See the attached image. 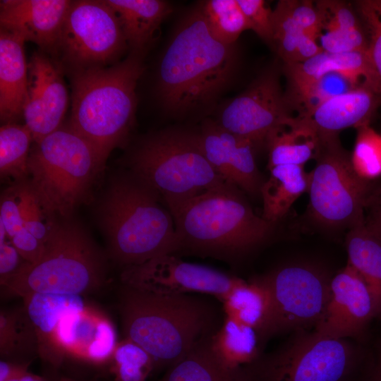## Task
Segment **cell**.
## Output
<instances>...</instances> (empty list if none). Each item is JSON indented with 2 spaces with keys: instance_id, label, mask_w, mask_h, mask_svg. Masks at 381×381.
I'll list each match as a JSON object with an SVG mask.
<instances>
[{
  "instance_id": "cell-29",
  "label": "cell",
  "mask_w": 381,
  "mask_h": 381,
  "mask_svg": "<svg viewBox=\"0 0 381 381\" xmlns=\"http://www.w3.org/2000/svg\"><path fill=\"white\" fill-rule=\"evenodd\" d=\"M348 265L365 280L380 308L381 318V236L365 222L346 237Z\"/></svg>"
},
{
  "instance_id": "cell-47",
  "label": "cell",
  "mask_w": 381,
  "mask_h": 381,
  "mask_svg": "<svg viewBox=\"0 0 381 381\" xmlns=\"http://www.w3.org/2000/svg\"><path fill=\"white\" fill-rule=\"evenodd\" d=\"M373 381H381V349H380L377 363L375 368Z\"/></svg>"
},
{
  "instance_id": "cell-48",
  "label": "cell",
  "mask_w": 381,
  "mask_h": 381,
  "mask_svg": "<svg viewBox=\"0 0 381 381\" xmlns=\"http://www.w3.org/2000/svg\"><path fill=\"white\" fill-rule=\"evenodd\" d=\"M377 218L379 222V224L381 227V198L378 203L377 210Z\"/></svg>"
},
{
  "instance_id": "cell-18",
  "label": "cell",
  "mask_w": 381,
  "mask_h": 381,
  "mask_svg": "<svg viewBox=\"0 0 381 381\" xmlns=\"http://www.w3.org/2000/svg\"><path fill=\"white\" fill-rule=\"evenodd\" d=\"M72 1L7 0L0 3V28L58 55L62 27Z\"/></svg>"
},
{
  "instance_id": "cell-5",
  "label": "cell",
  "mask_w": 381,
  "mask_h": 381,
  "mask_svg": "<svg viewBox=\"0 0 381 381\" xmlns=\"http://www.w3.org/2000/svg\"><path fill=\"white\" fill-rule=\"evenodd\" d=\"M179 251L231 258L265 241L274 224L257 215L228 181L188 201L174 217Z\"/></svg>"
},
{
  "instance_id": "cell-35",
  "label": "cell",
  "mask_w": 381,
  "mask_h": 381,
  "mask_svg": "<svg viewBox=\"0 0 381 381\" xmlns=\"http://www.w3.org/2000/svg\"><path fill=\"white\" fill-rule=\"evenodd\" d=\"M199 6L210 32L222 43L235 44L242 32L250 30L237 0H209Z\"/></svg>"
},
{
  "instance_id": "cell-15",
  "label": "cell",
  "mask_w": 381,
  "mask_h": 381,
  "mask_svg": "<svg viewBox=\"0 0 381 381\" xmlns=\"http://www.w3.org/2000/svg\"><path fill=\"white\" fill-rule=\"evenodd\" d=\"M375 318H380V311L373 292L347 264L332 276L329 301L313 330L336 339H357Z\"/></svg>"
},
{
  "instance_id": "cell-10",
  "label": "cell",
  "mask_w": 381,
  "mask_h": 381,
  "mask_svg": "<svg viewBox=\"0 0 381 381\" xmlns=\"http://www.w3.org/2000/svg\"><path fill=\"white\" fill-rule=\"evenodd\" d=\"M360 357L349 339L298 330L258 366L260 381H344Z\"/></svg>"
},
{
  "instance_id": "cell-20",
  "label": "cell",
  "mask_w": 381,
  "mask_h": 381,
  "mask_svg": "<svg viewBox=\"0 0 381 381\" xmlns=\"http://www.w3.org/2000/svg\"><path fill=\"white\" fill-rule=\"evenodd\" d=\"M374 92L365 87L329 98L310 113L299 115L306 119L320 140L338 136L347 128L368 124L375 107Z\"/></svg>"
},
{
  "instance_id": "cell-24",
  "label": "cell",
  "mask_w": 381,
  "mask_h": 381,
  "mask_svg": "<svg viewBox=\"0 0 381 381\" xmlns=\"http://www.w3.org/2000/svg\"><path fill=\"white\" fill-rule=\"evenodd\" d=\"M320 138L303 116H289L267 137L269 169L282 164L302 165L315 159Z\"/></svg>"
},
{
  "instance_id": "cell-38",
  "label": "cell",
  "mask_w": 381,
  "mask_h": 381,
  "mask_svg": "<svg viewBox=\"0 0 381 381\" xmlns=\"http://www.w3.org/2000/svg\"><path fill=\"white\" fill-rule=\"evenodd\" d=\"M357 6L370 33L366 51L370 67L367 87L374 93H381V0L359 1Z\"/></svg>"
},
{
  "instance_id": "cell-26",
  "label": "cell",
  "mask_w": 381,
  "mask_h": 381,
  "mask_svg": "<svg viewBox=\"0 0 381 381\" xmlns=\"http://www.w3.org/2000/svg\"><path fill=\"white\" fill-rule=\"evenodd\" d=\"M222 302L226 317L252 327L262 341L272 336L271 296L260 277L242 280Z\"/></svg>"
},
{
  "instance_id": "cell-41",
  "label": "cell",
  "mask_w": 381,
  "mask_h": 381,
  "mask_svg": "<svg viewBox=\"0 0 381 381\" xmlns=\"http://www.w3.org/2000/svg\"><path fill=\"white\" fill-rule=\"evenodd\" d=\"M315 6L320 18L319 35L322 32H342L361 28L354 13L343 1H319Z\"/></svg>"
},
{
  "instance_id": "cell-45",
  "label": "cell",
  "mask_w": 381,
  "mask_h": 381,
  "mask_svg": "<svg viewBox=\"0 0 381 381\" xmlns=\"http://www.w3.org/2000/svg\"><path fill=\"white\" fill-rule=\"evenodd\" d=\"M27 371L26 364H17L1 360L0 381H8Z\"/></svg>"
},
{
  "instance_id": "cell-16",
  "label": "cell",
  "mask_w": 381,
  "mask_h": 381,
  "mask_svg": "<svg viewBox=\"0 0 381 381\" xmlns=\"http://www.w3.org/2000/svg\"><path fill=\"white\" fill-rule=\"evenodd\" d=\"M28 71L23 116L33 141L38 143L61 126L68 95L61 64L40 49L32 54Z\"/></svg>"
},
{
  "instance_id": "cell-32",
  "label": "cell",
  "mask_w": 381,
  "mask_h": 381,
  "mask_svg": "<svg viewBox=\"0 0 381 381\" xmlns=\"http://www.w3.org/2000/svg\"><path fill=\"white\" fill-rule=\"evenodd\" d=\"M210 339L172 365L160 381H245L241 371H231L218 361L210 349Z\"/></svg>"
},
{
  "instance_id": "cell-42",
  "label": "cell",
  "mask_w": 381,
  "mask_h": 381,
  "mask_svg": "<svg viewBox=\"0 0 381 381\" xmlns=\"http://www.w3.org/2000/svg\"><path fill=\"white\" fill-rule=\"evenodd\" d=\"M243 11L250 30L262 40L273 44L272 11L262 0H237Z\"/></svg>"
},
{
  "instance_id": "cell-37",
  "label": "cell",
  "mask_w": 381,
  "mask_h": 381,
  "mask_svg": "<svg viewBox=\"0 0 381 381\" xmlns=\"http://www.w3.org/2000/svg\"><path fill=\"white\" fill-rule=\"evenodd\" d=\"M351 160L356 173L363 179L373 181L381 176V135L368 124L357 128Z\"/></svg>"
},
{
  "instance_id": "cell-8",
  "label": "cell",
  "mask_w": 381,
  "mask_h": 381,
  "mask_svg": "<svg viewBox=\"0 0 381 381\" xmlns=\"http://www.w3.org/2000/svg\"><path fill=\"white\" fill-rule=\"evenodd\" d=\"M104 260L78 224L57 222L41 259L25 263L4 286L24 297L31 294L79 295L99 287Z\"/></svg>"
},
{
  "instance_id": "cell-7",
  "label": "cell",
  "mask_w": 381,
  "mask_h": 381,
  "mask_svg": "<svg viewBox=\"0 0 381 381\" xmlns=\"http://www.w3.org/2000/svg\"><path fill=\"white\" fill-rule=\"evenodd\" d=\"M27 182L52 217L68 219L84 201L101 171L91 145L68 125L61 126L30 150Z\"/></svg>"
},
{
  "instance_id": "cell-27",
  "label": "cell",
  "mask_w": 381,
  "mask_h": 381,
  "mask_svg": "<svg viewBox=\"0 0 381 381\" xmlns=\"http://www.w3.org/2000/svg\"><path fill=\"white\" fill-rule=\"evenodd\" d=\"M270 171V177L260 191L263 202L262 217L274 224L302 193L308 191L310 174L304 171L303 166L296 164L278 165Z\"/></svg>"
},
{
  "instance_id": "cell-14",
  "label": "cell",
  "mask_w": 381,
  "mask_h": 381,
  "mask_svg": "<svg viewBox=\"0 0 381 381\" xmlns=\"http://www.w3.org/2000/svg\"><path fill=\"white\" fill-rule=\"evenodd\" d=\"M291 109L277 71L270 69L229 101L222 109L217 122L255 146L266 143L269 135L291 116Z\"/></svg>"
},
{
  "instance_id": "cell-31",
  "label": "cell",
  "mask_w": 381,
  "mask_h": 381,
  "mask_svg": "<svg viewBox=\"0 0 381 381\" xmlns=\"http://www.w3.org/2000/svg\"><path fill=\"white\" fill-rule=\"evenodd\" d=\"M25 181L14 183L1 194L0 224L21 257L34 264L42 257L45 245L36 239L23 224L21 205Z\"/></svg>"
},
{
  "instance_id": "cell-3",
  "label": "cell",
  "mask_w": 381,
  "mask_h": 381,
  "mask_svg": "<svg viewBox=\"0 0 381 381\" xmlns=\"http://www.w3.org/2000/svg\"><path fill=\"white\" fill-rule=\"evenodd\" d=\"M142 58L131 53L109 66L69 72L72 92L68 125L91 145L101 170L133 126L135 89L144 71Z\"/></svg>"
},
{
  "instance_id": "cell-2",
  "label": "cell",
  "mask_w": 381,
  "mask_h": 381,
  "mask_svg": "<svg viewBox=\"0 0 381 381\" xmlns=\"http://www.w3.org/2000/svg\"><path fill=\"white\" fill-rule=\"evenodd\" d=\"M119 310L125 339L147 351L155 364L171 366L221 326L216 310L205 300L125 284L120 291Z\"/></svg>"
},
{
  "instance_id": "cell-9",
  "label": "cell",
  "mask_w": 381,
  "mask_h": 381,
  "mask_svg": "<svg viewBox=\"0 0 381 381\" xmlns=\"http://www.w3.org/2000/svg\"><path fill=\"white\" fill-rule=\"evenodd\" d=\"M320 140L316 164L309 173L310 214L322 226L351 229L365 222V209L380 192L356 173L338 136Z\"/></svg>"
},
{
  "instance_id": "cell-33",
  "label": "cell",
  "mask_w": 381,
  "mask_h": 381,
  "mask_svg": "<svg viewBox=\"0 0 381 381\" xmlns=\"http://www.w3.org/2000/svg\"><path fill=\"white\" fill-rule=\"evenodd\" d=\"M30 129L25 124L4 123L0 128V174L14 183L28 180V162L31 142Z\"/></svg>"
},
{
  "instance_id": "cell-49",
  "label": "cell",
  "mask_w": 381,
  "mask_h": 381,
  "mask_svg": "<svg viewBox=\"0 0 381 381\" xmlns=\"http://www.w3.org/2000/svg\"><path fill=\"white\" fill-rule=\"evenodd\" d=\"M57 381H78V380H73V379H71V378L62 377V378H60L59 380H58Z\"/></svg>"
},
{
  "instance_id": "cell-4",
  "label": "cell",
  "mask_w": 381,
  "mask_h": 381,
  "mask_svg": "<svg viewBox=\"0 0 381 381\" xmlns=\"http://www.w3.org/2000/svg\"><path fill=\"white\" fill-rule=\"evenodd\" d=\"M159 195L137 179L113 181L99 207L112 258L124 267L179 251L174 218Z\"/></svg>"
},
{
  "instance_id": "cell-21",
  "label": "cell",
  "mask_w": 381,
  "mask_h": 381,
  "mask_svg": "<svg viewBox=\"0 0 381 381\" xmlns=\"http://www.w3.org/2000/svg\"><path fill=\"white\" fill-rule=\"evenodd\" d=\"M23 298L24 310L37 336L39 353L45 360L58 364L63 354L55 341L56 328L65 315L86 307L81 296L36 293Z\"/></svg>"
},
{
  "instance_id": "cell-13",
  "label": "cell",
  "mask_w": 381,
  "mask_h": 381,
  "mask_svg": "<svg viewBox=\"0 0 381 381\" xmlns=\"http://www.w3.org/2000/svg\"><path fill=\"white\" fill-rule=\"evenodd\" d=\"M243 279L213 268L183 261L174 253L124 267L123 284L163 295L210 294L221 301Z\"/></svg>"
},
{
  "instance_id": "cell-30",
  "label": "cell",
  "mask_w": 381,
  "mask_h": 381,
  "mask_svg": "<svg viewBox=\"0 0 381 381\" xmlns=\"http://www.w3.org/2000/svg\"><path fill=\"white\" fill-rule=\"evenodd\" d=\"M273 44L284 65L303 62L322 52L317 40L292 19L286 0L272 11Z\"/></svg>"
},
{
  "instance_id": "cell-43",
  "label": "cell",
  "mask_w": 381,
  "mask_h": 381,
  "mask_svg": "<svg viewBox=\"0 0 381 381\" xmlns=\"http://www.w3.org/2000/svg\"><path fill=\"white\" fill-rule=\"evenodd\" d=\"M286 3L292 19L306 34L317 40L320 23L315 4L309 1L286 0Z\"/></svg>"
},
{
  "instance_id": "cell-25",
  "label": "cell",
  "mask_w": 381,
  "mask_h": 381,
  "mask_svg": "<svg viewBox=\"0 0 381 381\" xmlns=\"http://www.w3.org/2000/svg\"><path fill=\"white\" fill-rule=\"evenodd\" d=\"M366 51L339 54L322 51L303 62L284 65L289 90L304 86L332 72L345 74L358 83L362 81L368 88L370 67Z\"/></svg>"
},
{
  "instance_id": "cell-1",
  "label": "cell",
  "mask_w": 381,
  "mask_h": 381,
  "mask_svg": "<svg viewBox=\"0 0 381 381\" xmlns=\"http://www.w3.org/2000/svg\"><path fill=\"white\" fill-rule=\"evenodd\" d=\"M237 62L235 44L214 37L197 6L181 20L160 60L157 90L162 105L177 114L208 107L229 85Z\"/></svg>"
},
{
  "instance_id": "cell-6",
  "label": "cell",
  "mask_w": 381,
  "mask_h": 381,
  "mask_svg": "<svg viewBox=\"0 0 381 381\" xmlns=\"http://www.w3.org/2000/svg\"><path fill=\"white\" fill-rule=\"evenodd\" d=\"M128 166L165 201L172 217L195 197L226 181L205 157L197 133L181 129L146 137L131 152Z\"/></svg>"
},
{
  "instance_id": "cell-19",
  "label": "cell",
  "mask_w": 381,
  "mask_h": 381,
  "mask_svg": "<svg viewBox=\"0 0 381 381\" xmlns=\"http://www.w3.org/2000/svg\"><path fill=\"white\" fill-rule=\"evenodd\" d=\"M55 341L63 355L69 353L93 361L113 356L117 345L110 321L87 307L61 319L55 330Z\"/></svg>"
},
{
  "instance_id": "cell-44",
  "label": "cell",
  "mask_w": 381,
  "mask_h": 381,
  "mask_svg": "<svg viewBox=\"0 0 381 381\" xmlns=\"http://www.w3.org/2000/svg\"><path fill=\"white\" fill-rule=\"evenodd\" d=\"M26 262L8 238L3 226L0 224L1 284L4 286Z\"/></svg>"
},
{
  "instance_id": "cell-39",
  "label": "cell",
  "mask_w": 381,
  "mask_h": 381,
  "mask_svg": "<svg viewBox=\"0 0 381 381\" xmlns=\"http://www.w3.org/2000/svg\"><path fill=\"white\" fill-rule=\"evenodd\" d=\"M112 356L119 381H145L155 365L147 351L128 339L116 345Z\"/></svg>"
},
{
  "instance_id": "cell-40",
  "label": "cell",
  "mask_w": 381,
  "mask_h": 381,
  "mask_svg": "<svg viewBox=\"0 0 381 381\" xmlns=\"http://www.w3.org/2000/svg\"><path fill=\"white\" fill-rule=\"evenodd\" d=\"M21 214L26 229L45 245L57 222L41 205L31 190L27 180L24 182Z\"/></svg>"
},
{
  "instance_id": "cell-12",
  "label": "cell",
  "mask_w": 381,
  "mask_h": 381,
  "mask_svg": "<svg viewBox=\"0 0 381 381\" xmlns=\"http://www.w3.org/2000/svg\"><path fill=\"white\" fill-rule=\"evenodd\" d=\"M332 277L320 267L301 263L260 277L271 296L272 335L314 329L329 301Z\"/></svg>"
},
{
  "instance_id": "cell-17",
  "label": "cell",
  "mask_w": 381,
  "mask_h": 381,
  "mask_svg": "<svg viewBox=\"0 0 381 381\" xmlns=\"http://www.w3.org/2000/svg\"><path fill=\"white\" fill-rule=\"evenodd\" d=\"M197 135L205 157L225 181L250 194L260 193L264 181L255 164L251 141L214 121H206Z\"/></svg>"
},
{
  "instance_id": "cell-46",
  "label": "cell",
  "mask_w": 381,
  "mask_h": 381,
  "mask_svg": "<svg viewBox=\"0 0 381 381\" xmlns=\"http://www.w3.org/2000/svg\"><path fill=\"white\" fill-rule=\"evenodd\" d=\"M8 381H46L41 377L31 374L28 371L8 380Z\"/></svg>"
},
{
  "instance_id": "cell-22",
  "label": "cell",
  "mask_w": 381,
  "mask_h": 381,
  "mask_svg": "<svg viewBox=\"0 0 381 381\" xmlns=\"http://www.w3.org/2000/svg\"><path fill=\"white\" fill-rule=\"evenodd\" d=\"M25 41L0 28V117L4 123L23 115L28 92Z\"/></svg>"
},
{
  "instance_id": "cell-28",
  "label": "cell",
  "mask_w": 381,
  "mask_h": 381,
  "mask_svg": "<svg viewBox=\"0 0 381 381\" xmlns=\"http://www.w3.org/2000/svg\"><path fill=\"white\" fill-rule=\"evenodd\" d=\"M263 341L252 327L229 317L225 318L210 339V349L226 368L241 371L240 367L258 359Z\"/></svg>"
},
{
  "instance_id": "cell-34",
  "label": "cell",
  "mask_w": 381,
  "mask_h": 381,
  "mask_svg": "<svg viewBox=\"0 0 381 381\" xmlns=\"http://www.w3.org/2000/svg\"><path fill=\"white\" fill-rule=\"evenodd\" d=\"M358 82L345 74L332 72L301 87L285 93L291 106L300 109L298 115H305L327 99L348 92L356 87Z\"/></svg>"
},
{
  "instance_id": "cell-11",
  "label": "cell",
  "mask_w": 381,
  "mask_h": 381,
  "mask_svg": "<svg viewBox=\"0 0 381 381\" xmlns=\"http://www.w3.org/2000/svg\"><path fill=\"white\" fill-rule=\"evenodd\" d=\"M126 48L119 18L105 0L71 1L58 50L69 72L111 66Z\"/></svg>"
},
{
  "instance_id": "cell-23",
  "label": "cell",
  "mask_w": 381,
  "mask_h": 381,
  "mask_svg": "<svg viewBox=\"0 0 381 381\" xmlns=\"http://www.w3.org/2000/svg\"><path fill=\"white\" fill-rule=\"evenodd\" d=\"M116 13L131 53L142 57L173 9L162 0H105Z\"/></svg>"
},
{
  "instance_id": "cell-36",
  "label": "cell",
  "mask_w": 381,
  "mask_h": 381,
  "mask_svg": "<svg viewBox=\"0 0 381 381\" xmlns=\"http://www.w3.org/2000/svg\"><path fill=\"white\" fill-rule=\"evenodd\" d=\"M0 338L3 356L37 351V336L24 308L20 312H1Z\"/></svg>"
}]
</instances>
